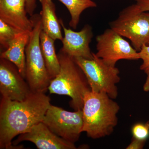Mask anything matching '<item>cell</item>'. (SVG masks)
<instances>
[{
  "mask_svg": "<svg viewBox=\"0 0 149 149\" xmlns=\"http://www.w3.org/2000/svg\"><path fill=\"white\" fill-rule=\"evenodd\" d=\"M60 22L63 29L64 37L62 40V50L73 58L92 59L94 58L93 53L91 52L90 44L93 37L92 27L86 24L79 32L67 29L61 19Z\"/></svg>",
  "mask_w": 149,
  "mask_h": 149,
  "instance_id": "obj_10",
  "label": "cell"
},
{
  "mask_svg": "<svg viewBox=\"0 0 149 149\" xmlns=\"http://www.w3.org/2000/svg\"><path fill=\"white\" fill-rule=\"evenodd\" d=\"M50 98L45 93L32 92L21 101L1 97L0 102V149H22L15 146V137L28 132L34 125L42 122Z\"/></svg>",
  "mask_w": 149,
  "mask_h": 149,
  "instance_id": "obj_1",
  "label": "cell"
},
{
  "mask_svg": "<svg viewBox=\"0 0 149 149\" xmlns=\"http://www.w3.org/2000/svg\"><path fill=\"white\" fill-rule=\"evenodd\" d=\"M96 40L97 52L95 54L108 65L116 66L120 60L140 59L139 52L111 28L97 36Z\"/></svg>",
  "mask_w": 149,
  "mask_h": 149,
  "instance_id": "obj_8",
  "label": "cell"
},
{
  "mask_svg": "<svg viewBox=\"0 0 149 149\" xmlns=\"http://www.w3.org/2000/svg\"><path fill=\"white\" fill-rule=\"evenodd\" d=\"M146 141H141L133 138L130 144L127 147V149H142L145 146Z\"/></svg>",
  "mask_w": 149,
  "mask_h": 149,
  "instance_id": "obj_20",
  "label": "cell"
},
{
  "mask_svg": "<svg viewBox=\"0 0 149 149\" xmlns=\"http://www.w3.org/2000/svg\"><path fill=\"white\" fill-rule=\"evenodd\" d=\"M32 92L17 67L9 61L0 58V93L2 97L21 101Z\"/></svg>",
  "mask_w": 149,
  "mask_h": 149,
  "instance_id": "obj_9",
  "label": "cell"
},
{
  "mask_svg": "<svg viewBox=\"0 0 149 149\" xmlns=\"http://www.w3.org/2000/svg\"><path fill=\"white\" fill-rule=\"evenodd\" d=\"M141 10L149 12V0H135Z\"/></svg>",
  "mask_w": 149,
  "mask_h": 149,
  "instance_id": "obj_22",
  "label": "cell"
},
{
  "mask_svg": "<svg viewBox=\"0 0 149 149\" xmlns=\"http://www.w3.org/2000/svg\"><path fill=\"white\" fill-rule=\"evenodd\" d=\"M26 1V10L27 13L32 16L37 7L36 0H25Z\"/></svg>",
  "mask_w": 149,
  "mask_h": 149,
  "instance_id": "obj_21",
  "label": "cell"
},
{
  "mask_svg": "<svg viewBox=\"0 0 149 149\" xmlns=\"http://www.w3.org/2000/svg\"><path fill=\"white\" fill-rule=\"evenodd\" d=\"M42 6L40 13L42 29L54 40L63 39L61 25L56 16L55 5L52 0H40Z\"/></svg>",
  "mask_w": 149,
  "mask_h": 149,
  "instance_id": "obj_14",
  "label": "cell"
},
{
  "mask_svg": "<svg viewBox=\"0 0 149 149\" xmlns=\"http://www.w3.org/2000/svg\"><path fill=\"white\" fill-rule=\"evenodd\" d=\"M113 99L104 93L91 91L85 93L82 108L83 127L91 139L109 136L118 123L117 114L120 107Z\"/></svg>",
  "mask_w": 149,
  "mask_h": 149,
  "instance_id": "obj_2",
  "label": "cell"
},
{
  "mask_svg": "<svg viewBox=\"0 0 149 149\" xmlns=\"http://www.w3.org/2000/svg\"><path fill=\"white\" fill-rule=\"evenodd\" d=\"M131 133L134 139L146 142L149 137V120L146 123L134 124L131 128Z\"/></svg>",
  "mask_w": 149,
  "mask_h": 149,
  "instance_id": "obj_19",
  "label": "cell"
},
{
  "mask_svg": "<svg viewBox=\"0 0 149 149\" xmlns=\"http://www.w3.org/2000/svg\"><path fill=\"white\" fill-rule=\"evenodd\" d=\"M55 41L42 30L40 35V48L51 80L58 74L60 70L59 61L56 52Z\"/></svg>",
  "mask_w": 149,
  "mask_h": 149,
  "instance_id": "obj_15",
  "label": "cell"
},
{
  "mask_svg": "<svg viewBox=\"0 0 149 149\" xmlns=\"http://www.w3.org/2000/svg\"><path fill=\"white\" fill-rule=\"evenodd\" d=\"M34 24L25 49V79L33 93H45L48 90L51 79L48 74L40 45L42 31L41 17L36 14L31 16Z\"/></svg>",
  "mask_w": 149,
  "mask_h": 149,
  "instance_id": "obj_4",
  "label": "cell"
},
{
  "mask_svg": "<svg viewBox=\"0 0 149 149\" xmlns=\"http://www.w3.org/2000/svg\"><path fill=\"white\" fill-rule=\"evenodd\" d=\"M139 58L143 61L140 66V69L146 73L147 75L145 83L143 85V91L149 92V45L143 46L139 52Z\"/></svg>",
  "mask_w": 149,
  "mask_h": 149,
  "instance_id": "obj_18",
  "label": "cell"
},
{
  "mask_svg": "<svg viewBox=\"0 0 149 149\" xmlns=\"http://www.w3.org/2000/svg\"><path fill=\"white\" fill-rule=\"evenodd\" d=\"M94 58H73L85 74L91 91L104 93L115 100L118 95L116 85L120 82V71L116 67L107 64L93 53Z\"/></svg>",
  "mask_w": 149,
  "mask_h": 149,
  "instance_id": "obj_6",
  "label": "cell"
},
{
  "mask_svg": "<svg viewBox=\"0 0 149 149\" xmlns=\"http://www.w3.org/2000/svg\"><path fill=\"white\" fill-rule=\"evenodd\" d=\"M27 13L25 0H0V19L19 33H30L33 29Z\"/></svg>",
  "mask_w": 149,
  "mask_h": 149,
  "instance_id": "obj_12",
  "label": "cell"
},
{
  "mask_svg": "<svg viewBox=\"0 0 149 149\" xmlns=\"http://www.w3.org/2000/svg\"><path fill=\"white\" fill-rule=\"evenodd\" d=\"M67 8L71 16L69 25L72 29H77L81 14L85 10L95 8L97 4L92 0H59Z\"/></svg>",
  "mask_w": 149,
  "mask_h": 149,
  "instance_id": "obj_16",
  "label": "cell"
},
{
  "mask_svg": "<svg viewBox=\"0 0 149 149\" xmlns=\"http://www.w3.org/2000/svg\"><path fill=\"white\" fill-rule=\"evenodd\" d=\"M19 32L0 19V44L5 49H7L10 43L15 38Z\"/></svg>",
  "mask_w": 149,
  "mask_h": 149,
  "instance_id": "obj_17",
  "label": "cell"
},
{
  "mask_svg": "<svg viewBox=\"0 0 149 149\" xmlns=\"http://www.w3.org/2000/svg\"><path fill=\"white\" fill-rule=\"evenodd\" d=\"M30 33H18L10 43L7 49L3 51L0 55V58L5 59L15 65L25 79L26 76L25 49L29 42Z\"/></svg>",
  "mask_w": 149,
  "mask_h": 149,
  "instance_id": "obj_13",
  "label": "cell"
},
{
  "mask_svg": "<svg viewBox=\"0 0 149 149\" xmlns=\"http://www.w3.org/2000/svg\"><path fill=\"white\" fill-rule=\"evenodd\" d=\"M57 55L60 70L51 80L48 91L50 94L69 96L70 107L74 111L82 110L85 93L91 91L86 76L73 57L61 49Z\"/></svg>",
  "mask_w": 149,
  "mask_h": 149,
  "instance_id": "obj_3",
  "label": "cell"
},
{
  "mask_svg": "<svg viewBox=\"0 0 149 149\" xmlns=\"http://www.w3.org/2000/svg\"><path fill=\"white\" fill-rule=\"evenodd\" d=\"M109 25L123 37L129 39L138 52L143 46L149 45V12L141 10L137 4L123 9Z\"/></svg>",
  "mask_w": 149,
  "mask_h": 149,
  "instance_id": "obj_5",
  "label": "cell"
},
{
  "mask_svg": "<svg viewBox=\"0 0 149 149\" xmlns=\"http://www.w3.org/2000/svg\"><path fill=\"white\" fill-rule=\"evenodd\" d=\"M24 141L32 142L39 149H76L74 143L56 135L43 122L34 125L28 132L19 135L12 143L17 146Z\"/></svg>",
  "mask_w": 149,
  "mask_h": 149,
  "instance_id": "obj_11",
  "label": "cell"
},
{
  "mask_svg": "<svg viewBox=\"0 0 149 149\" xmlns=\"http://www.w3.org/2000/svg\"><path fill=\"white\" fill-rule=\"evenodd\" d=\"M42 122L54 133L70 143H76L82 133V110L71 112L51 104Z\"/></svg>",
  "mask_w": 149,
  "mask_h": 149,
  "instance_id": "obj_7",
  "label": "cell"
}]
</instances>
